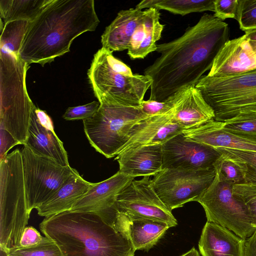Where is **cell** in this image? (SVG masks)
Instances as JSON below:
<instances>
[{"instance_id":"5bb4252c","label":"cell","mask_w":256,"mask_h":256,"mask_svg":"<svg viewBox=\"0 0 256 256\" xmlns=\"http://www.w3.org/2000/svg\"><path fill=\"white\" fill-rule=\"evenodd\" d=\"M162 169L202 170L213 168L222 155L215 148L186 140L183 133L162 144Z\"/></svg>"},{"instance_id":"ba28073f","label":"cell","mask_w":256,"mask_h":256,"mask_svg":"<svg viewBox=\"0 0 256 256\" xmlns=\"http://www.w3.org/2000/svg\"><path fill=\"white\" fill-rule=\"evenodd\" d=\"M234 184L216 172L214 179L197 202L203 207L207 221L220 224L244 240L256 229L245 204L232 192Z\"/></svg>"},{"instance_id":"74e56055","label":"cell","mask_w":256,"mask_h":256,"mask_svg":"<svg viewBox=\"0 0 256 256\" xmlns=\"http://www.w3.org/2000/svg\"><path fill=\"white\" fill-rule=\"evenodd\" d=\"M43 236L33 226H26L24 228L18 246L27 247L39 243Z\"/></svg>"},{"instance_id":"8d00e7d4","label":"cell","mask_w":256,"mask_h":256,"mask_svg":"<svg viewBox=\"0 0 256 256\" xmlns=\"http://www.w3.org/2000/svg\"><path fill=\"white\" fill-rule=\"evenodd\" d=\"M239 0H214V14L223 20L228 18L236 20Z\"/></svg>"},{"instance_id":"cb8c5ba5","label":"cell","mask_w":256,"mask_h":256,"mask_svg":"<svg viewBox=\"0 0 256 256\" xmlns=\"http://www.w3.org/2000/svg\"><path fill=\"white\" fill-rule=\"evenodd\" d=\"M141 22L135 29L130 40L128 54L132 59L144 58L156 51V42L161 38L164 25L160 22L159 10L148 8Z\"/></svg>"},{"instance_id":"d6986e66","label":"cell","mask_w":256,"mask_h":256,"mask_svg":"<svg viewBox=\"0 0 256 256\" xmlns=\"http://www.w3.org/2000/svg\"><path fill=\"white\" fill-rule=\"evenodd\" d=\"M114 228L130 241L134 251L148 252L156 244L170 227L158 220L130 218L118 211Z\"/></svg>"},{"instance_id":"d6a6232c","label":"cell","mask_w":256,"mask_h":256,"mask_svg":"<svg viewBox=\"0 0 256 256\" xmlns=\"http://www.w3.org/2000/svg\"><path fill=\"white\" fill-rule=\"evenodd\" d=\"M222 125L227 130L256 134V112H242L230 120L222 122Z\"/></svg>"},{"instance_id":"603a6c76","label":"cell","mask_w":256,"mask_h":256,"mask_svg":"<svg viewBox=\"0 0 256 256\" xmlns=\"http://www.w3.org/2000/svg\"><path fill=\"white\" fill-rule=\"evenodd\" d=\"M36 108L32 113L25 145L38 154L48 158L62 166H69L68 154L62 142L54 130L46 128L40 123Z\"/></svg>"},{"instance_id":"3957f363","label":"cell","mask_w":256,"mask_h":256,"mask_svg":"<svg viewBox=\"0 0 256 256\" xmlns=\"http://www.w3.org/2000/svg\"><path fill=\"white\" fill-rule=\"evenodd\" d=\"M62 256H134L130 241L98 214L68 210L45 217L40 224Z\"/></svg>"},{"instance_id":"e575fe53","label":"cell","mask_w":256,"mask_h":256,"mask_svg":"<svg viewBox=\"0 0 256 256\" xmlns=\"http://www.w3.org/2000/svg\"><path fill=\"white\" fill-rule=\"evenodd\" d=\"M100 105L99 102L94 101L82 106L69 107L62 118L67 120H86L94 116L98 111Z\"/></svg>"},{"instance_id":"7402d4cb","label":"cell","mask_w":256,"mask_h":256,"mask_svg":"<svg viewBox=\"0 0 256 256\" xmlns=\"http://www.w3.org/2000/svg\"><path fill=\"white\" fill-rule=\"evenodd\" d=\"M144 14V10L136 8L120 11L102 35V47L112 52L128 50L131 37Z\"/></svg>"},{"instance_id":"30bf717a","label":"cell","mask_w":256,"mask_h":256,"mask_svg":"<svg viewBox=\"0 0 256 256\" xmlns=\"http://www.w3.org/2000/svg\"><path fill=\"white\" fill-rule=\"evenodd\" d=\"M21 152L26 200L31 212L48 200L77 170L36 154L26 145Z\"/></svg>"},{"instance_id":"d590c367","label":"cell","mask_w":256,"mask_h":256,"mask_svg":"<svg viewBox=\"0 0 256 256\" xmlns=\"http://www.w3.org/2000/svg\"><path fill=\"white\" fill-rule=\"evenodd\" d=\"M142 112L149 116L164 114L172 111L173 103L171 96L163 102L143 100L140 103Z\"/></svg>"},{"instance_id":"ee69618b","label":"cell","mask_w":256,"mask_h":256,"mask_svg":"<svg viewBox=\"0 0 256 256\" xmlns=\"http://www.w3.org/2000/svg\"><path fill=\"white\" fill-rule=\"evenodd\" d=\"M250 43L254 51L256 54V41L250 40Z\"/></svg>"},{"instance_id":"2e32d148","label":"cell","mask_w":256,"mask_h":256,"mask_svg":"<svg viewBox=\"0 0 256 256\" xmlns=\"http://www.w3.org/2000/svg\"><path fill=\"white\" fill-rule=\"evenodd\" d=\"M222 122L212 120L198 127L182 132L186 140L214 148L256 151V134L224 128Z\"/></svg>"},{"instance_id":"b9f144b4","label":"cell","mask_w":256,"mask_h":256,"mask_svg":"<svg viewBox=\"0 0 256 256\" xmlns=\"http://www.w3.org/2000/svg\"><path fill=\"white\" fill-rule=\"evenodd\" d=\"M246 38L252 41H256V28L245 32Z\"/></svg>"},{"instance_id":"e0dca14e","label":"cell","mask_w":256,"mask_h":256,"mask_svg":"<svg viewBox=\"0 0 256 256\" xmlns=\"http://www.w3.org/2000/svg\"><path fill=\"white\" fill-rule=\"evenodd\" d=\"M256 68V54L243 36L229 40L218 54L208 74L214 77L239 74Z\"/></svg>"},{"instance_id":"7c38bea8","label":"cell","mask_w":256,"mask_h":256,"mask_svg":"<svg viewBox=\"0 0 256 256\" xmlns=\"http://www.w3.org/2000/svg\"><path fill=\"white\" fill-rule=\"evenodd\" d=\"M118 211L130 218H142L164 222L170 228L178 222L157 194L150 176L134 180L117 200Z\"/></svg>"},{"instance_id":"7a4b0ae2","label":"cell","mask_w":256,"mask_h":256,"mask_svg":"<svg viewBox=\"0 0 256 256\" xmlns=\"http://www.w3.org/2000/svg\"><path fill=\"white\" fill-rule=\"evenodd\" d=\"M100 23L94 0H52L30 22L20 49L28 65L44 66L69 52L73 40Z\"/></svg>"},{"instance_id":"52a82bcc","label":"cell","mask_w":256,"mask_h":256,"mask_svg":"<svg viewBox=\"0 0 256 256\" xmlns=\"http://www.w3.org/2000/svg\"><path fill=\"white\" fill-rule=\"evenodd\" d=\"M196 87L212 110L216 121L224 122L242 112H256V68L226 77L204 76Z\"/></svg>"},{"instance_id":"f35d334b","label":"cell","mask_w":256,"mask_h":256,"mask_svg":"<svg viewBox=\"0 0 256 256\" xmlns=\"http://www.w3.org/2000/svg\"><path fill=\"white\" fill-rule=\"evenodd\" d=\"M0 160L4 158L8 152L19 142L7 130L0 129Z\"/></svg>"},{"instance_id":"d4e9b609","label":"cell","mask_w":256,"mask_h":256,"mask_svg":"<svg viewBox=\"0 0 256 256\" xmlns=\"http://www.w3.org/2000/svg\"><path fill=\"white\" fill-rule=\"evenodd\" d=\"M92 184L86 180L77 171L48 200L36 208L38 214L46 217L70 210Z\"/></svg>"},{"instance_id":"4316f807","label":"cell","mask_w":256,"mask_h":256,"mask_svg":"<svg viewBox=\"0 0 256 256\" xmlns=\"http://www.w3.org/2000/svg\"><path fill=\"white\" fill-rule=\"evenodd\" d=\"M136 8L141 10L144 8L164 10L184 16L192 12H214V0H144Z\"/></svg>"},{"instance_id":"f6af8a7d","label":"cell","mask_w":256,"mask_h":256,"mask_svg":"<svg viewBox=\"0 0 256 256\" xmlns=\"http://www.w3.org/2000/svg\"><path fill=\"white\" fill-rule=\"evenodd\" d=\"M0 256H8V252L0 248Z\"/></svg>"},{"instance_id":"4fadbf2b","label":"cell","mask_w":256,"mask_h":256,"mask_svg":"<svg viewBox=\"0 0 256 256\" xmlns=\"http://www.w3.org/2000/svg\"><path fill=\"white\" fill-rule=\"evenodd\" d=\"M134 179L118 170L104 181L92 182L88 191L70 210L95 213L114 228L118 212V196Z\"/></svg>"},{"instance_id":"f1b7e54d","label":"cell","mask_w":256,"mask_h":256,"mask_svg":"<svg viewBox=\"0 0 256 256\" xmlns=\"http://www.w3.org/2000/svg\"><path fill=\"white\" fill-rule=\"evenodd\" d=\"M222 154L236 160L242 168L244 183L256 184V151L216 148Z\"/></svg>"},{"instance_id":"44dd1931","label":"cell","mask_w":256,"mask_h":256,"mask_svg":"<svg viewBox=\"0 0 256 256\" xmlns=\"http://www.w3.org/2000/svg\"><path fill=\"white\" fill-rule=\"evenodd\" d=\"M115 160L119 164V171L136 178L156 176L162 169V144L138 148L122 152Z\"/></svg>"},{"instance_id":"8fae6325","label":"cell","mask_w":256,"mask_h":256,"mask_svg":"<svg viewBox=\"0 0 256 256\" xmlns=\"http://www.w3.org/2000/svg\"><path fill=\"white\" fill-rule=\"evenodd\" d=\"M216 175L214 168L197 170L164 169L152 179L154 188L171 211L197 202Z\"/></svg>"},{"instance_id":"ac0fdd59","label":"cell","mask_w":256,"mask_h":256,"mask_svg":"<svg viewBox=\"0 0 256 256\" xmlns=\"http://www.w3.org/2000/svg\"><path fill=\"white\" fill-rule=\"evenodd\" d=\"M173 119L186 130L198 127L214 120V113L196 86L184 88L170 96Z\"/></svg>"},{"instance_id":"6da1fadb","label":"cell","mask_w":256,"mask_h":256,"mask_svg":"<svg viewBox=\"0 0 256 256\" xmlns=\"http://www.w3.org/2000/svg\"><path fill=\"white\" fill-rule=\"evenodd\" d=\"M229 40L228 24L206 13L180 37L156 44L160 56L144 70L152 80L149 100L163 102L184 87L196 86Z\"/></svg>"},{"instance_id":"ffe728a7","label":"cell","mask_w":256,"mask_h":256,"mask_svg":"<svg viewBox=\"0 0 256 256\" xmlns=\"http://www.w3.org/2000/svg\"><path fill=\"white\" fill-rule=\"evenodd\" d=\"M244 241L228 228L207 221L198 246L202 256H244Z\"/></svg>"},{"instance_id":"836d02e7","label":"cell","mask_w":256,"mask_h":256,"mask_svg":"<svg viewBox=\"0 0 256 256\" xmlns=\"http://www.w3.org/2000/svg\"><path fill=\"white\" fill-rule=\"evenodd\" d=\"M236 20L244 31L256 28V0H239Z\"/></svg>"},{"instance_id":"9a60e30c","label":"cell","mask_w":256,"mask_h":256,"mask_svg":"<svg viewBox=\"0 0 256 256\" xmlns=\"http://www.w3.org/2000/svg\"><path fill=\"white\" fill-rule=\"evenodd\" d=\"M184 130L173 119L172 111L166 114L149 116L134 126L128 140L118 155L140 147L163 144Z\"/></svg>"},{"instance_id":"83f0119b","label":"cell","mask_w":256,"mask_h":256,"mask_svg":"<svg viewBox=\"0 0 256 256\" xmlns=\"http://www.w3.org/2000/svg\"><path fill=\"white\" fill-rule=\"evenodd\" d=\"M27 20L0 21V52L20 57V49L30 24Z\"/></svg>"},{"instance_id":"5b68a950","label":"cell","mask_w":256,"mask_h":256,"mask_svg":"<svg viewBox=\"0 0 256 256\" xmlns=\"http://www.w3.org/2000/svg\"><path fill=\"white\" fill-rule=\"evenodd\" d=\"M29 65L20 57L0 52V129L9 132L25 145L32 113L26 78Z\"/></svg>"},{"instance_id":"ab89813d","label":"cell","mask_w":256,"mask_h":256,"mask_svg":"<svg viewBox=\"0 0 256 256\" xmlns=\"http://www.w3.org/2000/svg\"><path fill=\"white\" fill-rule=\"evenodd\" d=\"M244 256H256V229L244 241Z\"/></svg>"},{"instance_id":"9c48e42d","label":"cell","mask_w":256,"mask_h":256,"mask_svg":"<svg viewBox=\"0 0 256 256\" xmlns=\"http://www.w3.org/2000/svg\"><path fill=\"white\" fill-rule=\"evenodd\" d=\"M88 76L96 98L104 96L137 106L152 82L147 76H128L114 70L102 47L94 55Z\"/></svg>"},{"instance_id":"60d3db41","label":"cell","mask_w":256,"mask_h":256,"mask_svg":"<svg viewBox=\"0 0 256 256\" xmlns=\"http://www.w3.org/2000/svg\"><path fill=\"white\" fill-rule=\"evenodd\" d=\"M35 112L40 123L46 128L54 130L52 122L47 113L38 108H36Z\"/></svg>"},{"instance_id":"484cf974","label":"cell","mask_w":256,"mask_h":256,"mask_svg":"<svg viewBox=\"0 0 256 256\" xmlns=\"http://www.w3.org/2000/svg\"><path fill=\"white\" fill-rule=\"evenodd\" d=\"M52 0H0V21L33 20Z\"/></svg>"},{"instance_id":"1f68e13d","label":"cell","mask_w":256,"mask_h":256,"mask_svg":"<svg viewBox=\"0 0 256 256\" xmlns=\"http://www.w3.org/2000/svg\"><path fill=\"white\" fill-rule=\"evenodd\" d=\"M232 192L247 206L252 217V226L256 228V184H235Z\"/></svg>"},{"instance_id":"4dcf8cb0","label":"cell","mask_w":256,"mask_h":256,"mask_svg":"<svg viewBox=\"0 0 256 256\" xmlns=\"http://www.w3.org/2000/svg\"><path fill=\"white\" fill-rule=\"evenodd\" d=\"M221 154L214 164L216 172L234 184H244V176L238 162L224 154Z\"/></svg>"},{"instance_id":"277c9868","label":"cell","mask_w":256,"mask_h":256,"mask_svg":"<svg viewBox=\"0 0 256 256\" xmlns=\"http://www.w3.org/2000/svg\"><path fill=\"white\" fill-rule=\"evenodd\" d=\"M30 213L17 148L0 160V248L8 252L18 246Z\"/></svg>"},{"instance_id":"f546056e","label":"cell","mask_w":256,"mask_h":256,"mask_svg":"<svg viewBox=\"0 0 256 256\" xmlns=\"http://www.w3.org/2000/svg\"><path fill=\"white\" fill-rule=\"evenodd\" d=\"M8 256H62L56 243L43 236L38 244L27 247L17 246L8 251Z\"/></svg>"},{"instance_id":"7bdbcfd3","label":"cell","mask_w":256,"mask_h":256,"mask_svg":"<svg viewBox=\"0 0 256 256\" xmlns=\"http://www.w3.org/2000/svg\"><path fill=\"white\" fill-rule=\"evenodd\" d=\"M180 256H200L197 250L194 246L190 250Z\"/></svg>"},{"instance_id":"8992f818","label":"cell","mask_w":256,"mask_h":256,"mask_svg":"<svg viewBox=\"0 0 256 256\" xmlns=\"http://www.w3.org/2000/svg\"><path fill=\"white\" fill-rule=\"evenodd\" d=\"M98 111L83 120L86 136L96 152L108 158L116 156L128 142L136 124L149 117L140 106H133L114 99L100 96Z\"/></svg>"}]
</instances>
